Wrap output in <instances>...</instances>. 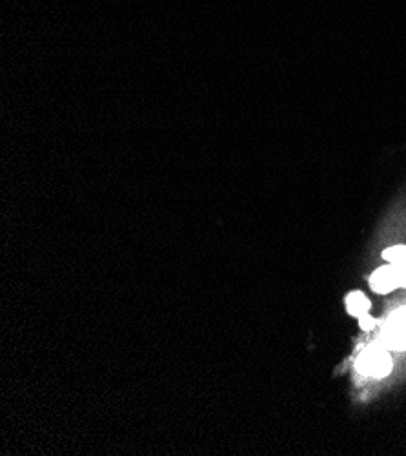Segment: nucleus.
Listing matches in <instances>:
<instances>
[{
	"mask_svg": "<svg viewBox=\"0 0 406 456\" xmlns=\"http://www.w3.org/2000/svg\"><path fill=\"white\" fill-rule=\"evenodd\" d=\"M379 340L360 351L355 360V368L360 375L372 379H385L392 373V356Z\"/></svg>",
	"mask_w": 406,
	"mask_h": 456,
	"instance_id": "1",
	"label": "nucleus"
},
{
	"mask_svg": "<svg viewBox=\"0 0 406 456\" xmlns=\"http://www.w3.org/2000/svg\"><path fill=\"white\" fill-rule=\"evenodd\" d=\"M379 342L390 351H406V307H399L386 318Z\"/></svg>",
	"mask_w": 406,
	"mask_h": 456,
	"instance_id": "2",
	"label": "nucleus"
},
{
	"mask_svg": "<svg viewBox=\"0 0 406 456\" xmlns=\"http://www.w3.org/2000/svg\"><path fill=\"white\" fill-rule=\"evenodd\" d=\"M383 258L392 265L399 288H406V246H394L383 253Z\"/></svg>",
	"mask_w": 406,
	"mask_h": 456,
	"instance_id": "3",
	"label": "nucleus"
},
{
	"mask_svg": "<svg viewBox=\"0 0 406 456\" xmlns=\"http://www.w3.org/2000/svg\"><path fill=\"white\" fill-rule=\"evenodd\" d=\"M370 288H372L376 293H381V295L390 293V291H394V289L399 288L397 279H395V273H394V269H392L390 264L379 267V269L374 273V275L370 277Z\"/></svg>",
	"mask_w": 406,
	"mask_h": 456,
	"instance_id": "4",
	"label": "nucleus"
},
{
	"mask_svg": "<svg viewBox=\"0 0 406 456\" xmlns=\"http://www.w3.org/2000/svg\"><path fill=\"white\" fill-rule=\"evenodd\" d=\"M346 309L352 316L360 318L370 311V300L360 291H353L346 297Z\"/></svg>",
	"mask_w": 406,
	"mask_h": 456,
	"instance_id": "5",
	"label": "nucleus"
},
{
	"mask_svg": "<svg viewBox=\"0 0 406 456\" xmlns=\"http://www.w3.org/2000/svg\"><path fill=\"white\" fill-rule=\"evenodd\" d=\"M359 326H360V330L370 331V330H374V328H376V321H374V318L367 313V314H363V316L359 318Z\"/></svg>",
	"mask_w": 406,
	"mask_h": 456,
	"instance_id": "6",
	"label": "nucleus"
}]
</instances>
